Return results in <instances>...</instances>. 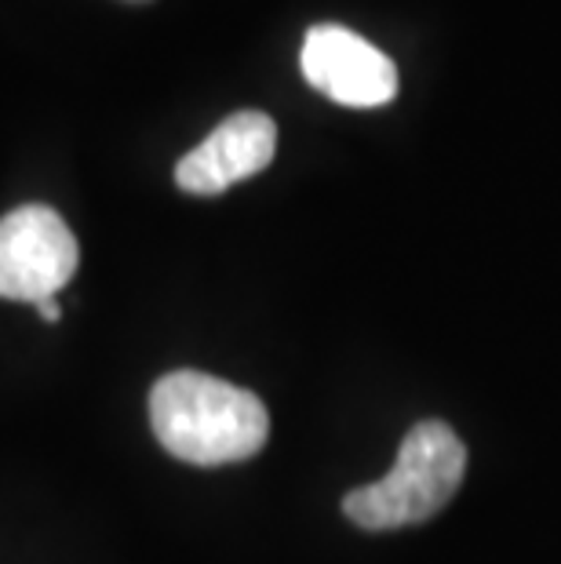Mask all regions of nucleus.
I'll return each instance as SVG.
<instances>
[{
    "mask_svg": "<svg viewBox=\"0 0 561 564\" xmlns=\"http://www.w3.org/2000/svg\"><path fill=\"white\" fill-rule=\"evenodd\" d=\"M150 426L164 452L194 466L241 463L267 444L270 412L252 390L208 376L169 371L150 390Z\"/></svg>",
    "mask_w": 561,
    "mask_h": 564,
    "instance_id": "nucleus-1",
    "label": "nucleus"
},
{
    "mask_svg": "<svg viewBox=\"0 0 561 564\" xmlns=\"http://www.w3.org/2000/svg\"><path fill=\"white\" fill-rule=\"evenodd\" d=\"M467 474V448L456 430L441 419H423L404 434L398 463L387 477L354 488L343 499V513L365 532L431 521L452 502Z\"/></svg>",
    "mask_w": 561,
    "mask_h": 564,
    "instance_id": "nucleus-2",
    "label": "nucleus"
},
{
    "mask_svg": "<svg viewBox=\"0 0 561 564\" xmlns=\"http://www.w3.org/2000/svg\"><path fill=\"white\" fill-rule=\"evenodd\" d=\"M80 248L66 219L47 204H22L0 219V299L37 306L74 281Z\"/></svg>",
    "mask_w": 561,
    "mask_h": 564,
    "instance_id": "nucleus-3",
    "label": "nucleus"
},
{
    "mask_svg": "<svg viewBox=\"0 0 561 564\" xmlns=\"http://www.w3.org/2000/svg\"><path fill=\"white\" fill-rule=\"evenodd\" d=\"M300 69L310 88L354 110L387 106L398 95V66L354 30L332 22L306 30Z\"/></svg>",
    "mask_w": 561,
    "mask_h": 564,
    "instance_id": "nucleus-4",
    "label": "nucleus"
},
{
    "mask_svg": "<svg viewBox=\"0 0 561 564\" xmlns=\"http://www.w3.org/2000/svg\"><path fill=\"white\" fill-rule=\"evenodd\" d=\"M278 150V124L259 110H241L175 164V186L194 197L226 194L234 183L270 167Z\"/></svg>",
    "mask_w": 561,
    "mask_h": 564,
    "instance_id": "nucleus-5",
    "label": "nucleus"
},
{
    "mask_svg": "<svg viewBox=\"0 0 561 564\" xmlns=\"http://www.w3.org/2000/svg\"><path fill=\"white\" fill-rule=\"evenodd\" d=\"M33 310H37V314H41L44 321H52V324H55V321H63V306H58L55 299H41V303L33 306Z\"/></svg>",
    "mask_w": 561,
    "mask_h": 564,
    "instance_id": "nucleus-6",
    "label": "nucleus"
}]
</instances>
